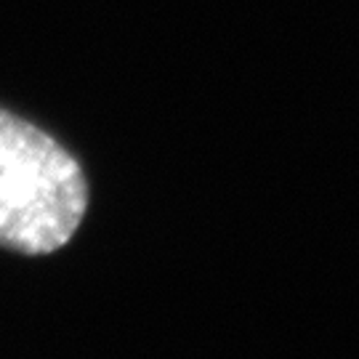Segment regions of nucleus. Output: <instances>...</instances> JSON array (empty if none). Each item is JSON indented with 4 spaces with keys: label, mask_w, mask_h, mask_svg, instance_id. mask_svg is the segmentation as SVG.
<instances>
[{
    "label": "nucleus",
    "mask_w": 359,
    "mask_h": 359,
    "mask_svg": "<svg viewBox=\"0 0 359 359\" xmlns=\"http://www.w3.org/2000/svg\"><path fill=\"white\" fill-rule=\"evenodd\" d=\"M86 210L83 165L51 133L0 109V248L53 253L72 240Z\"/></svg>",
    "instance_id": "f257e3e1"
}]
</instances>
